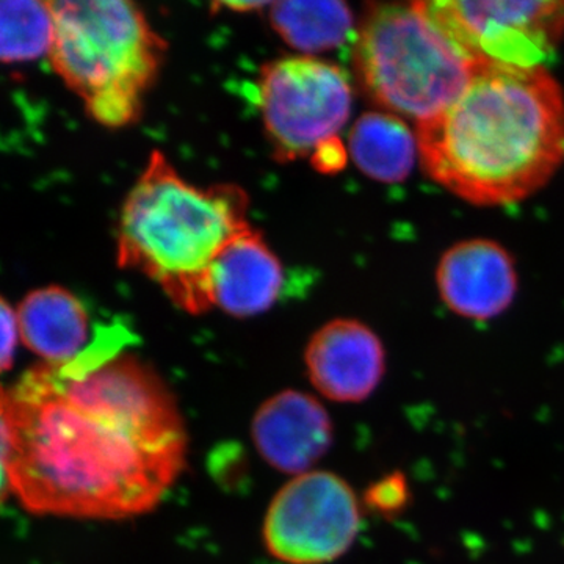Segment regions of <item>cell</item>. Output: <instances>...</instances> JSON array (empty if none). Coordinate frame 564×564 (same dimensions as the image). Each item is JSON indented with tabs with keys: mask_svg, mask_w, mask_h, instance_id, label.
<instances>
[{
	"mask_svg": "<svg viewBox=\"0 0 564 564\" xmlns=\"http://www.w3.org/2000/svg\"><path fill=\"white\" fill-rule=\"evenodd\" d=\"M54 41L51 2L6 0L0 6V55L3 63L31 62L50 54Z\"/></svg>",
	"mask_w": 564,
	"mask_h": 564,
	"instance_id": "2e32d148",
	"label": "cell"
},
{
	"mask_svg": "<svg viewBox=\"0 0 564 564\" xmlns=\"http://www.w3.org/2000/svg\"><path fill=\"white\" fill-rule=\"evenodd\" d=\"M270 22L289 46L307 54L343 46L355 25L350 7L334 0L274 2Z\"/></svg>",
	"mask_w": 564,
	"mask_h": 564,
	"instance_id": "9a60e30c",
	"label": "cell"
},
{
	"mask_svg": "<svg viewBox=\"0 0 564 564\" xmlns=\"http://www.w3.org/2000/svg\"><path fill=\"white\" fill-rule=\"evenodd\" d=\"M355 62L373 101L417 122L447 109L478 68L417 2L372 6L359 29Z\"/></svg>",
	"mask_w": 564,
	"mask_h": 564,
	"instance_id": "5b68a950",
	"label": "cell"
},
{
	"mask_svg": "<svg viewBox=\"0 0 564 564\" xmlns=\"http://www.w3.org/2000/svg\"><path fill=\"white\" fill-rule=\"evenodd\" d=\"M248 206L250 198L237 185L196 187L154 151L122 206L118 265L158 282L185 313H206L212 265L251 228Z\"/></svg>",
	"mask_w": 564,
	"mask_h": 564,
	"instance_id": "3957f363",
	"label": "cell"
},
{
	"mask_svg": "<svg viewBox=\"0 0 564 564\" xmlns=\"http://www.w3.org/2000/svg\"><path fill=\"white\" fill-rule=\"evenodd\" d=\"M426 174L464 202L529 198L564 161V96L543 66L480 65L447 109L417 122Z\"/></svg>",
	"mask_w": 564,
	"mask_h": 564,
	"instance_id": "7a4b0ae2",
	"label": "cell"
},
{
	"mask_svg": "<svg viewBox=\"0 0 564 564\" xmlns=\"http://www.w3.org/2000/svg\"><path fill=\"white\" fill-rule=\"evenodd\" d=\"M361 529L358 497L344 478L326 470L296 475L273 497L263 543L273 558L288 564L336 562Z\"/></svg>",
	"mask_w": 564,
	"mask_h": 564,
	"instance_id": "ba28073f",
	"label": "cell"
},
{
	"mask_svg": "<svg viewBox=\"0 0 564 564\" xmlns=\"http://www.w3.org/2000/svg\"><path fill=\"white\" fill-rule=\"evenodd\" d=\"M187 444L172 391L132 352L41 362L2 392L3 489L29 513H148L184 470Z\"/></svg>",
	"mask_w": 564,
	"mask_h": 564,
	"instance_id": "6da1fadb",
	"label": "cell"
},
{
	"mask_svg": "<svg viewBox=\"0 0 564 564\" xmlns=\"http://www.w3.org/2000/svg\"><path fill=\"white\" fill-rule=\"evenodd\" d=\"M251 436L263 462L296 477L311 473L326 455L334 430L328 411L315 397L288 389L256 411Z\"/></svg>",
	"mask_w": 564,
	"mask_h": 564,
	"instance_id": "30bf717a",
	"label": "cell"
},
{
	"mask_svg": "<svg viewBox=\"0 0 564 564\" xmlns=\"http://www.w3.org/2000/svg\"><path fill=\"white\" fill-rule=\"evenodd\" d=\"M52 68L102 126L139 118L144 93L161 68L165 43L143 11L124 0H57Z\"/></svg>",
	"mask_w": 564,
	"mask_h": 564,
	"instance_id": "277c9868",
	"label": "cell"
},
{
	"mask_svg": "<svg viewBox=\"0 0 564 564\" xmlns=\"http://www.w3.org/2000/svg\"><path fill=\"white\" fill-rule=\"evenodd\" d=\"M284 273L276 256L250 228L226 245L210 270L212 306L234 317L265 313L280 295Z\"/></svg>",
	"mask_w": 564,
	"mask_h": 564,
	"instance_id": "7c38bea8",
	"label": "cell"
},
{
	"mask_svg": "<svg viewBox=\"0 0 564 564\" xmlns=\"http://www.w3.org/2000/svg\"><path fill=\"white\" fill-rule=\"evenodd\" d=\"M437 289L452 313L489 321L505 313L518 292L513 258L494 240L454 245L437 265Z\"/></svg>",
	"mask_w": 564,
	"mask_h": 564,
	"instance_id": "8fae6325",
	"label": "cell"
},
{
	"mask_svg": "<svg viewBox=\"0 0 564 564\" xmlns=\"http://www.w3.org/2000/svg\"><path fill=\"white\" fill-rule=\"evenodd\" d=\"M2 370H9L13 366L14 350H17L18 339L20 336V325H18L17 313L9 306L6 299H2Z\"/></svg>",
	"mask_w": 564,
	"mask_h": 564,
	"instance_id": "ac0fdd59",
	"label": "cell"
},
{
	"mask_svg": "<svg viewBox=\"0 0 564 564\" xmlns=\"http://www.w3.org/2000/svg\"><path fill=\"white\" fill-rule=\"evenodd\" d=\"M350 154L366 176L393 184L413 172L419 144L399 117L370 111L352 126Z\"/></svg>",
	"mask_w": 564,
	"mask_h": 564,
	"instance_id": "5bb4252c",
	"label": "cell"
},
{
	"mask_svg": "<svg viewBox=\"0 0 564 564\" xmlns=\"http://www.w3.org/2000/svg\"><path fill=\"white\" fill-rule=\"evenodd\" d=\"M258 90L263 126L281 162L315 154L336 139L350 117L347 74L315 58L267 63Z\"/></svg>",
	"mask_w": 564,
	"mask_h": 564,
	"instance_id": "8992f818",
	"label": "cell"
},
{
	"mask_svg": "<svg viewBox=\"0 0 564 564\" xmlns=\"http://www.w3.org/2000/svg\"><path fill=\"white\" fill-rule=\"evenodd\" d=\"M304 361L314 388L337 403L369 399L386 373L383 343L369 326L352 318L323 325L307 344Z\"/></svg>",
	"mask_w": 564,
	"mask_h": 564,
	"instance_id": "9c48e42d",
	"label": "cell"
},
{
	"mask_svg": "<svg viewBox=\"0 0 564 564\" xmlns=\"http://www.w3.org/2000/svg\"><path fill=\"white\" fill-rule=\"evenodd\" d=\"M22 343L47 364H66L85 352L90 318L77 296L51 285L25 296L17 311Z\"/></svg>",
	"mask_w": 564,
	"mask_h": 564,
	"instance_id": "4fadbf2b",
	"label": "cell"
},
{
	"mask_svg": "<svg viewBox=\"0 0 564 564\" xmlns=\"http://www.w3.org/2000/svg\"><path fill=\"white\" fill-rule=\"evenodd\" d=\"M410 502V488L402 474H393L377 481L366 494V503L383 516L400 514Z\"/></svg>",
	"mask_w": 564,
	"mask_h": 564,
	"instance_id": "e0dca14e",
	"label": "cell"
},
{
	"mask_svg": "<svg viewBox=\"0 0 564 564\" xmlns=\"http://www.w3.org/2000/svg\"><path fill=\"white\" fill-rule=\"evenodd\" d=\"M475 65L536 68L564 36V2H417Z\"/></svg>",
	"mask_w": 564,
	"mask_h": 564,
	"instance_id": "52a82bcc",
	"label": "cell"
},
{
	"mask_svg": "<svg viewBox=\"0 0 564 564\" xmlns=\"http://www.w3.org/2000/svg\"><path fill=\"white\" fill-rule=\"evenodd\" d=\"M223 7H228V9H231L234 11H243V10H256V9H263V7H267V3L261 2H240V3H223Z\"/></svg>",
	"mask_w": 564,
	"mask_h": 564,
	"instance_id": "d6986e66",
	"label": "cell"
}]
</instances>
